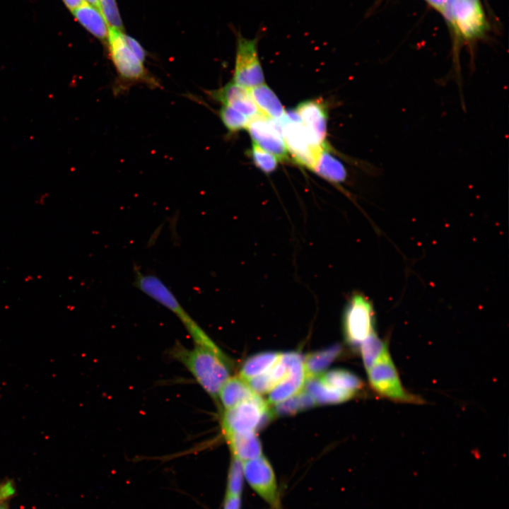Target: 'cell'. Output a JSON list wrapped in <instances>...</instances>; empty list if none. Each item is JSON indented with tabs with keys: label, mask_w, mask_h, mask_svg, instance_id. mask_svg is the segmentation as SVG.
Listing matches in <instances>:
<instances>
[{
	"label": "cell",
	"mask_w": 509,
	"mask_h": 509,
	"mask_svg": "<svg viewBox=\"0 0 509 509\" xmlns=\"http://www.w3.org/2000/svg\"><path fill=\"white\" fill-rule=\"evenodd\" d=\"M171 354L209 395L218 399L219 390L230 377V362L219 347L194 345L188 349L177 344Z\"/></svg>",
	"instance_id": "1"
},
{
	"label": "cell",
	"mask_w": 509,
	"mask_h": 509,
	"mask_svg": "<svg viewBox=\"0 0 509 509\" xmlns=\"http://www.w3.org/2000/svg\"><path fill=\"white\" fill-rule=\"evenodd\" d=\"M108 48L118 79L124 86L144 83L151 88L158 87V81L150 74L128 45L123 31L109 28Z\"/></svg>",
	"instance_id": "2"
},
{
	"label": "cell",
	"mask_w": 509,
	"mask_h": 509,
	"mask_svg": "<svg viewBox=\"0 0 509 509\" xmlns=\"http://www.w3.org/2000/svg\"><path fill=\"white\" fill-rule=\"evenodd\" d=\"M367 373L369 384L378 396L395 402L416 404L423 403V399L404 387L388 346Z\"/></svg>",
	"instance_id": "3"
},
{
	"label": "cell",
	"mask_w": 509,
	"mask_h": 509,
	"mask_svg": "<svg viewBox=\"0 0 509 509\" xmlns=\"http://www.w3.org/2000/svg\"><path fill=\"white\" fill-rule=\"evenodd\" d=\"M273 415L268 402L259 394L226 409L221 419L223 435L255 432L271 418Z\"/></svg>",
	"instance_id": "4"
},
{
	"label": "cell",
	"mask_w": 509,
	"mask_h": 509,
	"mask_svg": "<svg viewBox=\"0 0 509 509\" xmlns=\"http://www.w3.org/2000/svg\"><path fill=\"white\" fill-rule=\"evenodd\" d=\"M343 330L346 341L353 347H359L375 332L373 305L363 294L356 293L348 301L343 315Z\"/></svg>",
	"instance_id": "5"
},
{
	"label": "cell",
	"mask_w": 509,
	"mask_h": 509,
	"mask_svg": "<svg viewBox=\"0 0 509 509\" xmlns=\"http://www.w3.org/2000/svg\"><path fill=\"white\" fill-rule=\"evenodd\" d=\"M235 34L236 52L232 81L247 89L264 83V73L258 54V35L247 38L238 30Z\"/></svg>",
	"instance_id": "6"
},
{
	"label": "cell",
	"mask_w": 509,
	"mask_h": 509,
	"mask_svg": "<svg viewBox=\"0 0 509 509\" xmlns=\"http://www.w3.org/2000/svg\"><path fill=\"white\" fill-rule=\"evenodd\" d=\"M443 14L465 40L479 37L486 30V21L479 0H448Z\"/></svg>",
	"instance_id": "7"
},
{
	"label": "cell",
	"mask_w": 509,
	"mask_h": 509,
	"mask_svg": "<svg viewBox=\"0 0 509 509\" xmlns=\"http://www.w3.org/2000/svg\"><path fill=\"white\" fill-rule=\"evenodd\" d=\"M279 121L288 153L296 163L312 170L320 150L325 144L320 148L311 145L300 119L293 120L284 115Z\"/></svg>",
	"instance_id": "8"
},
{
	"label": "cell",
	"mask_w": 509,
	"mask_h": 509,
	"mask_svg": "<svg viewBox=\"0 0 509 509\" xmlns=\"http://www.w3.org/2000/svg\"><path fill=\"white\" fill-rule=\"evenodd\" d=\"M244 478L259 495L271 506L277 508L279 496L277 482L273 468L268 460L260 455L242 462Z\"/></svg>",
	"instance_id": "9"
},
{
	"label": "cell",
	"mask_w": 509,
	"mask_h": 509,
	"mask_svg": "<svg viewBox=\"0 0 509 509\" xmlns=\"http://www.w3.org/2000/svg\"><path fill=\"white\" fill-rule=\"evenodd\" d=\"M246 129L254 144L274 155L279 161L288 159V153L279 120L259 114L250 119Z\"/></svg>",
	"instance_id": "10"
},
{
	"label": "cell",
	"mask_w": 509,
	"mask_h": 509,
	"mask_svg": "<svg viewBox=\"0 0 509 509\" xmlns=\"http://www.w3.org/2000/svg\"><path fill=\"white\" fill-rule=\"evenodd\" d=\"M134 284L142 293L175 315L181 322L190 315L171 289L158 276L144 273L138 267L134 266Z\"/></svg>",
	"instance_id": "11"
},
{
	"label": "cell",
	"mask_w": 509,
	"mask_h": 509,
	"mask_svg": "<svg viewBox=\"0 0 509 509\" xmlns=\"http://www.w3.org/2000/svg\"><path fill=\"white\" fill-rule=\"evenodd\" d=\"M280 360L288 369L287 375L270 391L269 404L281 402L302 390L306 380L304 358L298 352L281 353Z\"/></svg>",
	"instance_id": "12"
},
{
	"label": "cell",
	"mask_w": 509,
	"mask_h": 509,
	"mask_svg": "<svg viewBox=\"0 0 509 509\" xmlns=\"http://www.w3.org/2000/svg\"><path fill=\"white\" fill-rule=\"evenodd\" d=\"M299 115L305 134L311 145L320 148L326 144L327 111L322 101L310 100L302 102L295 109Z\"/></svg>",
	"instance_id": "13"
},
{
	"label": "cell",
	"mask_w": 509,
	"mask_h": 509,
	"mask_svg": "<svg viewBox=\"0 0 509 509\" xmlns=\"http://www.w3.org/2000/svg\"><path fill=\"white\" fill-rule=\"evenodd\" d=\"M207 93L221 105L229 106L249 118L260 114L249 89L236 84L233 81L218 89L208 91Z\"/></svg>",
	"instance_id": "14"
},
{
	"label": "cell",
	"mask_w": 509,
	"mask_h": 509,
	"mask_svg": "<svg viewBox=\"0 0 509 509\" xmlns=\"http://www.w3.org/2000/svg\"><path fill=\"white\" fill-rule=\"evenodd\" d=\"M250 95L259 113L269 119L280 120L286 113L274 92L264 83L249 89Z\"/></svg>",
	"instance_id": "15"
},
{
	"label": "cell",
	"mask_w": 509,
	"mask_h": 509,
	"mask_svg": "<svg viewBox=\"0 0 509 509\" xmlns=\"http://www.w3.org/2000/svg\"><path fill=\"white\" fill-rule=\"evenodd\" d=\"M71 13L90 34L100 40H107L109 27L98 8L84 1Z\"/></svg>",
	"instance_id": "16"
},
{
	"label": "cell",
	"mask_w": 509,
	"mask_h": 509,
	"mask_svg": "<svg viewBox=\"0 0 509 509\" xmlns=\"http://www.w3.org/2000/svg\"><path fill=\"white\" fill-rule=\"evenodd\" d=\"M233 457L242 462L262 455V445L255 432L224 435Z\"/></svg>",
	"instance_id": "17"
},
{
	"label": "cell",
	"mask_w": 509,
	"mask_h": 509,
	"mask_svg": "<svg viewBox=\"0 0 509 509\" xmlns=\"http://www.w3.org/2000/svg\"><path fill=\"white\" fill-rule=\"evenodd\" d=\"M303 388L311 395L315 403L319 404H339L356 396L329 386L321 380L320 376L307 378Z\"/></svg>",
	"instance_id": "18"
},
{
	"label": "cell",
	"mask_w": 509,
	"mask_h": 509,
	"mask_svg": "<svg viewBox=\"0 0 509 509\" xmlns=\"http://www.w3.org/2000/svg\"><path fill=\"white\" fill-rule=\"evenodd\" d=\"M324 179L340 184L347 177V171L344 164L329 151L326 144L320 150L312 170Z\"/></svg>",
	"instance_id": "19"
},
{
	"label": "cell",
	"mask_w": 509,
	"mask_h": 509,
	"mask_svg": "<svg viewBox=\"0 0 509 509\" xmlns=\"http://www.w3.org/2000/svg\"><path fill=\"white\" fill-rule=\"evenodd\" d=\"M255 394L246 380L240 376L230 377L219 390L218 398L226 410L252 397Z\"/></svg>",
	"instance_id": "20"
},
{
	"label": "cell",
	"mask_w": 509,
	"mask_h": 509,
	"mask_svg": "<svg viewBox=\"0 0 509 509\" xmlns=\"http://www.w3.org/2000/svg\"><path fill=\"white\" fill-rule=\"evenodd\" d=\"M341 351V346L335 344L325 349L308 353L304 358L306 378L320 376Z\"/></svg>",
	"instance_id": "21"
},
{
	"label": "cell",
	"mask_w": 509,
	"mask_h": 509,
	"mask_svg": "<svg viewBox=\"0 0 509 509\" xmlns=\"http://www.w3.org/2000/svg\"><path fill=\"white\" fill-rule=\"evenodd\" d=\"M281 353L266 351L248 358L242 364L239 376L248 380L258 376L271 368L280 358Z\"/></svg>",
	"instance_id": "22"
},
{
	"label": "cell",
	"mask_w": 509,
	"mask_h": 509,
	"mask_svg": "<svg viewBox=\"0 0 509 509\" xmlns=\"http://www.w3.org/2000/svg\"><path fill=\"white\" fill-rule=\"evenodd\" d=\"M320 377L329 386L354 395L363 387L362 380L356 374L344 369L331 370Z\"/></svg>",
	"instance_id": "23"
},
{
	"label": "cell",
	"mask_w": 509,
	"mask_h": 509,
	"mask_svg": "<svg viewBox=\"0 0 509 509\" xmlns=\"http://www.w3.org/2000/svg\"><path fill=\"white\" fill-rule=\"evenodd\" d=\"M288 373L285 364L279 360L264 373L247 381L250 389L257 394L270 392Z\"/></svg>",
	"instance_id": "24"
},
{
	"label": "cell",
	"mask_w": 509,
	"mask_h": 509,
	"mask_svg": "<svg viewBox=\"0 0 509 509\" xmlns=\"http://www.w3.org/2000/svg\"><path fill=\"white\" fill-rule=\"evenodd\" d=\"M274 405L271 409L273 415L282 416L307 410L315 406L316 403L303 388L286 400Z\"/></svg>",
	"instance_id": "25"
},
{
	"label": "cell",
	"mask_w": 509,
	"mask_h": 509,
	"mask_svg": "<svg viewBox=\"0 0 509 509\" xmlns=\"http://www.w3.org/2000/svg\"><path fill=\"white\" fill-rule=\"evenodd\" d=\"M388 344L382 340L375 332H372L365 340L362 341L359 348L363 365L368 370L375 363L380 353Z\"/></svg>",
	"instance_id": "26"
},
{
	"label": "cell",
	"mask_w": 509,
	"mask_h": 509,
	"mask_svg": "<svg viewBox=\"0 0 509 509\" xmlns=\"http://www.w3.org/2000/svg\"><path fill=\"white\" fill-rule=\"evenodd\" d=\"M218 114L223 124L230 133L246 129L250 119L227 105H221Z\"/></svg>",
	"instance_id": "27"
},
{
	"label": "cell",
	"mask_w": 509,
	"mask_h": 509,
	"mask_svg": "<svg viewBox=\"0 0 509 509\" xmlns=\"http://www.w3.org/2000/svg\"><path fill=\"white\" fill-rule=\"evenodd\" d=\"M244 479L242 462L233 457L228 472L226 495L240 496Z\"/></svg>",
	"instance_id": "28"
},
{
	"label": "cell",
	"mask_w": 509,
	"mask_h": 509,
	"mask_svg": "<svg viewBox=\"0 0 509 509\" xmlns=\"http://www.w3.org/2000/svg\"><path fill=\"white\" fill-rule=\"evenodd\" d=\"M250 156L255 165L265 173L274 171L277 168L278 161H279L274 155L254 143L250 151Z\"/></svg>",
	"instance_id": "29"
},
{
	"label": "cell",
	"mask_w": 509,
	"mask_h": 509,
	"mask_svg": "<svg viewBox=\"0 0 509 509\" xmlns=\"http://www.w3.org/2000/svg\"><path fill=\"white\" fill-rule=\"evenodd\" d=\"M99 9L109 28L123 31V24L116 0H99Z\"/></svg>",
	"instance_id": "30"
},
{
	"label": "cell",
	"mask_w": 509,
	"mask_h": 509,
	"mask_svg": "<svg viewBox=\"0 0 509 509\" xmlns=\"http://www.w3.org/2000/svg\"><path fill=\"white\" fill-rule=\"evenodd\" d=\"M125 39L128 45L132 49V51L137 55V57L141 60L144 62L146 59V52L142 47V46L135 39L126 34Z\"/></svg>",
	"instance_id": "31"
},
{
	"label": "cell",
	"mask_w": 509,
	"mask_h": 509,
	"mask_svg": "<svg viewBox=\"0 0 509 509\" xmlns=\"http://www.w3.org/2000/svg\"><path fill=\"white\" fill-rule=\"evenodd\" d=\"M240 496L226 495L223 509H240Z\"/></svg>",
	"instance_id": "32"
},
{
	"label": "cell",
	"mask_w": 509,
	"mask_h": 509,
	"mask_svg": "<svg viewBox=\"0 0 509 509\" xmlns=\"http://www.w3.org/2000/svg\"><path fill=\"white\" fill-rule=\"evenodd\" d=\"M438 11L444 13L448 0H426Z\"/></svg>",
	"instance_id": "33"
},
{
	"label": "cell",
	"mask_w": 509,
	"mask_h": 509,
	"mask_svg": "<svg viewBox=\"0 0 509 509\" xmlns=\"http://www.w3.org/2000/svg\"><path fill=\"white\" fill-rule=\"evenodd\" d=\"M62 1L71 12L80 6L84 2V0H62Z\"/></svg>",
	"instance_id": "34"
}]
</instances>
